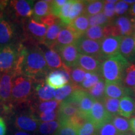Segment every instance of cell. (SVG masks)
Returning <instances> with one entry per match:
<instances>
[{
	"mask_svg": "<svg viewBox=\"0 0 135 135\" xmlns=\"http://www.w3.org/2000/svg\"><path fill=\"white\" fill-rule=\"evenodd\" d=\"M49 71L41 49L36 47L28 50L26 48L20 66V75L41 80V78L46 76Z\"/></svg>",
	"mask_w": 135,
	"mask_h": 135,
	"instance_id": "cell-1",
	"label": "cell"
},
{
	"mask_svg": "<svg viewBox=\"0 0 135 135\" xmlns=\"http://www.w3.org/2000/svg\"><path fill=\"white\" fill-rule=\"evenodd\" d=\"M129 63L120 53L106 58L101 63V75L106 82H122Z\"/></svg>",
	"mask_w": 135,
	"mask_h": 135,
	"instance_id": "cell-2",
	"label": "cell"
},
{
	"mask_svg": "<svg viewBox=\"0 0 135 135\" xmlns=\"http://www.w3.org/2000/svg\"><path fill=\"white\" fill-rule=\"evenodd\" d=\"M34 79L20 75L13 81L11 99L14 102H25L29 98L33 91Z\"/></svg>",
	"mask_w": 135,
	"mask_h": 135,
	"instance_id": "cell-3",
	"label": "cell"
},
{
	"mask_svg": "<svg viewBox=\"0 0 135 135\" xmlns=\"http://www.w3.org/2000/svg\"><path fill=\"white\" fill-rule=\"evenodd\" d=\"M18 57L19 45H8L0 47V72H13L15 74Z\"/></svg>",
	"mask_w": 135,
	"mask_h": 135,
	"instance_id": "cell-4",
	"label": "cell"
},
{
	"mask_svg": "<svg viewBox=\"0 0 135 135\" xmlns=\"http://www.w3.org/2000/svg\"><path fill=\"white\" fill-rule=\"evenodd\" d=\"M109 36H132L133 34L131 18L128 16H121L115 18L110 24L107 25Z\"/></svg>",
	"mask_w": 135,
	"mask_h": 135,
	"instance_id": "cell-5",
	"label": "cell"
},
{
	"mask_svg": "<svg viewBox=\"0 0 135 135\" xmlns=\"http://www.w3.org/2000/svg\"><path fill=\"white\" fill-rule=\"evenodd\" d=\"M70 68L65 65L62 68L49 72L45 79V82L53 89H60L71 83Z\"/></svg>",
	"mask_w": 135,
	"mask_h": 135,
	"instance_id": "cell-6",
	"label": "cell"
},
{
	"mask_svg": "<svg viewBox=\"0 0 135 135\" xmlns=\"http://www.w3.org/2000/svg\"><path fill=\"white\" fill-rule=\"evenodd\" d=\"M75 45L80 54L91 56L101 62L104 60L101 52L100 42L82 36L77 40Z\"/></svg>",
	"mask_w": 135,
	"mask_h": 135,
	"instance_id": "cell-7",
	"label": "cell"
},
{
	"mask_svg": "<svg viewBox=\"0 0 135 135\" xmlns=\"http://www.w3.org/2000/svg\"><path fill=\"white\" fill-rule=\"evenodd\" d=\"M48 27L34 18H29L25 22V31L27 38L42 43L46 35Z\"/></svg>",
	"mask_w": 135,
	"mask_h": 135,
	"instance_id": "cell-8",
	"label": "cell"
},
{
	"mask_svg": "<svg viewBox=\"0 0 135 135\" xmlns=\"http://www.w3.org/2000/svg\"><path fill=\"white\" fill-rule=\"evenodd\" d=\"M53 50L60 55L62 61L65 66L70 68L76 66L77 61L80 53H79L75 44L56 46L54 48Z\"/></svg>",
	"mask_w": 135,
	"mask_h": 135,
	"instance_id": "cell-9",
	"label": "cell"
},
{
	"mask_svg": "<svg viewBox=\"0 0 135 135\" xmlns=\"http://www.w3.org/2000/svg\"><path fill=\"white\" fill-rule=\"evenodd\" d=\"M33 1L15 0L10 1L9 4L17 19L25 21L33 15Z\"/></svg>",
	"mask_w": 135,
	"mask_h": 135,
	"instance_id": "cell-10",
	"label": "cell"
},
{
	"mask_svg": "<svg viewBox=\"0 0 135 135\" xmlns=\"http://www.w3.org/2000/svg\"><path fill=\"white\" fill-rule=\"evenodd\" d=\"M111 118L106 111L102 101H94L88 116V120L93 123L97 128L107 121H111Z\"/></svg>",
	"mask_w": 135,
	"mask_h": 135,
	"instance_id": "cell-11",
	"label": "cell"
},
{
	"mask_svg": "<svg viewBox=\"0 0 135 135\" xmlns=\"http://www.w3.org/2000/svg\"><path fill=\"white\" fill-rule=\"evenodd\" d=\"M121 40V36H110L104 38L100 42L101 52L104 60L108 57L119 54Z\"/></svg>",
	"mask_w": 135,
	"mask_h": 135,
	"instance_id": "cell-12",
	"label": "cell"
},
{
	"mask_svg": "<svg viewBox=\"0 0 135 135\" xmlns=\"http://www.w3.org/2000/svg\"><path fill=\"white\" fill-rule=\"evenodd\" d=\"M39 123L40 119L33 113L21 114L16 116L15 125L20 130L35 131L39 127Z\"/></svg>",
	"mask_w": 135,
	"mask_h": 135,
	"instance_id": "cell-13",
	"label": "cell"
},
{
	"mask_svg": "<svg viewBox=\"0 0 135 135\" xmlns=\"http://www.w3.org/2000/svg\"><path fill=\"white\" fill-rule=\"evenodd\" d=\"M134 95L132 90L128 89L122 82H106L105 97L120 99L124 96Z\"/></svg>",
	"mask_w": 135,
	"mask_h": 135,
	"instance_id": "cell-14",
	"label": "cell"
},
{
	"mask_svg": "<svg viewBox=\"0 0 135 135\" xmlns=\"http://www.w3.org/2000/svg\"><path fill=\"white\" fill-rule=\"evenodd\" d=\"M82 36L77 33L70 25L66 26L63 27L59 33L54 48L56 46L73 45Z\"/></svg>",
	"mask_w": 135,
	"mask_h": 135,
	"instance_id": "cell-15",
	"label": "cell"
},
{
	"mask_svg": "<svg viewBox=\"0 0 135 135\" xmlns=\"http://www.w3.org/2000/svg\"><path fill=\"white\" fill-rule=\"evenodd\" d=\"M102 62L91 56L80 54L76 66L88 73H101Z\"/></svg>",
	"mask_w": 135,
	"mask_h": 135,
	"instance_id": "cell-16",
	"label": "cell"
},
{
	"mask_svg": "<svg viewBox=\"0 0 135 135\" xmlns=\"http://www.w3.org/2000/svg\"><path fill=\"white\" fill-rule=\"evenodd\" d=\"M15 77L13 72H6L2 74L0 78V99L7 102L11 99L13 78Z\"/></svg>",
	"mask_w": 135,
	"mask_h": 135,
	"instance_id": "cell-17",
	"label": "cell"
},
{
	"mask_svg": "<svg viewBox=\"0 0 135 135\" xmlns=\"http://www.w3.org/2000/svg\"><path fill=\"white\" fill-rule=\"evenodd\" d=\"M121 55L129 61H135L134 37L133 36H123L119 47Z\"/></svg>",
	"mask_w": 135,
	"mask_h": 135,
	"instance_id": "cell-18",
	"label": "cell"
},
{
	"mask_svg": "<svg viewBox=\"0 0 135 135\" xmlns=\"http://www.w3.org/2000/svg\"><path fill=\"white\" fill-rule=\"evenodd\" d=\"M65 26H66V25H64L62 21L49 26L42 43L44 44L48 48L53 49L54 47L55 46L59 33L62 30V28Z\"/></svg>",
	"mask_w": 135,
	"mask_h": 135,
	"instance_id": "cell-19",
	"label": "cell"
},
{
	"mask_svg": "<svg viewBox=\"0 0 135 135\" xmlns=\"http://www.w3.org/2000/svg\"><path fill=\"white\" fill-rule=\"evenodd\" d=\"M58 121L67 120L70 119L79 113V110L75 106L72 105L65 101L60 103L59 108H58Z\"/></svg>",
	"mask_w": 135,
	"mask_h": 135,
	"instance_id": "cell-20",
	"label": "cell"
},
{
	"mask_svg": "<svg viewBox=\"0 0 135 135\" xmlns=\"http://www.w3.org/2000/svg\"><path fill=\"white\" fill-rule=\"evenodd\" d=\"M135 99L130 96H124L119 101V114L121 116L130 118L134 112Z\"/></svg>",
	"mask_w": 135,
	"mask_h": 135,
	"instance_id": "cell-21",
	"label": "cell"
},
{
	"mask_svg": "<svg viewBox=\"0 0 135 135\" xmlns=\"http://www.w3.org/2000/svg\"><path fill=\"white\" fill-rule=\"evenodd\" d=\"M83 36L89 40L101 42L104 38L109 36L107 25L104 26H95L89 27Z\"/></svg>",
	"mask_w": 135,
	"mask_h": 135,
	"instance_id": "cell-22",
	"label": "cell"
},
{
	"mask_svg": "<svg viewBox=\"0 0 135 135\" xmlns=\"http://www.w3.org/2000/svg\"><path fill=\"white\" fill-rule=\"evenodd\" d=\"M36 94L40 101H48L54 98L55 90L51 88L43 80H38L35 89Z\"/></svg>",
	"mask_w": 135,
	"mask_h": 135,
	"instance_id": "cell-23",
	"label": "cell"
},
{
	"mask_svg": "<svg viewBox=\"0 0 135 135\" xmlns=\"http://www.w3.org/2000/svg\"><path fill=\"white\" fill-rule=\"evenodd\" d=\"M44 53L45 60L49 69H60L62 68L64 64L59 54L53 49L49 48L45 51Z\"/></svg>",
	"mask_w": 135,
	"mask_h": 135,
	"instance_id": "cell-24",
	"label": "cell"
},
{
	"mask_svg": "<svg viewBox=\"0 0 135 135\" xmlns=\"http://www.w3.org/2000/svg\"><path fill=\"white\" fill-rule=\"evenodd\" d=\"M51 1H38L33 6V18L39 22V20L44 16L51 13Z\"/></svg>",
	"mask_w": 135,
	"mask_h": 135,
	"instance_id": "cell-25",
	"label": "cell"
},
{
	"mask_svg": "<svg viewBox=\"0 0 135 135\" xmlns=\"http://www.w3.org/2000/svg\"><path fill=\"white\" fill-rule=\"evenodd\" d=\"M13 38V30L11 25L6 20H0V45H8Z\"/></svg>",
	"mask_w": 135,
	"mask_h": 135,
	"instance_id": "cell-26",
	"label": "cell"
},
{
	"mask_svg": "<svg viewBox=\"0 0 135 135\" xmlns=\"http://www.w3.org/2000/svg\"><path fill=\"white\" fill-rule=\"evenodd\" d=\"M94 101L95 99L86 90L79 103V113L88 119Z\"/></svg>",
	"mask_w": 135,
	"mask_h": 135,
	"instance_id": "cell-27",
	"label": "cell"
},
{
	"mask_svg": "<svg viewBox=\"0 0 135 135\" xmlns=\"http://www.w3.org/2000/svg\"><path fill=\"white\" fill-rule=\"evenodd\" d=\"M70 26L80 36H83L85 31L88 29V17L84 14L81 15L72 21Z\"/></svg>",
	"mask_w": 135,
	"mask_h": 135,
	"instance_id": "cell-28",
	"label": "cell"
},
{
	"mask_svg": "<svg viewBox=\"0 0 135 135\" xmlns=\"http://www.w3.org/2000/svg\"><path fill=\"white\" fill-rule=\"evenodd\" d=\"M79 88H80V87L76 85L71 82L69 83L68 84L61 88L55 90L54 98L55 99L56 101L61 103L65 99H66L75 90Z\"/></svg>",
	"mask_w": 135,
	"mask_h": 135,
	"instance_id": "cell-29",
	"label": "cell"
},
{
	"mask_svg": "<svg viewBox=\"0 0 135 135\" xmlns=\"http://www.w3.org/2000/svg\"><path fill=\"white\" fill-rule=\"evenodd\" d=\"M111 121L120 135L129 132L131 130L129 119L128 118L120 115H116L111 118Z\"/></svg>",
	"mask_w": 135,
	"mask_h": 135,
	"instance_id": "cell-30",
	"label": "cell"
},
{
	"mask_svg": "<svg viewBox=\"0 0 135 135\" xmlns=\"http://www.w3.org/2000/svg\"><path fill=\"white\" fill-rule=\"evenodd\" d=\"M122 83L128 89L133 90L135 87V63H129L126 68Z\"/></svg>",
	"mask_w": 135,
	"mask_h": 135,
	"instance_id": "cell-31",
	"label": "cell"
},
{
	"mask_svg": "<svg viewBox=\"0 0 135 135\" xmlns=\"http://www.w3.org/2000/svg\"><path fill=\"white\" fill-rule=\"evenodd\" d=\"M119 101L120 99L111 98L107 97H104L101 100L106 111L111 118L119 115Z\"/></svg>",
	"mask_w": 135,
	"mask_h": 135,
	"instance_id": "cell-32",
	"label": "cell"
},
{
	"mask_svg": "<svg viewBox=\"0 0 135 135\" xmlns=\"http://www.w3.org/2000/svg\"><path fill=\"white\" fill-rule=\"evenodd\" d=\"M103 6L104 1H98V0L86 1L84 15L89 17L98 14L103 10Z\"/></svg>",
	"mask_w": 135,
	"mask_h": 135,
	"instance_id": "cell-33",
	"label": "cell"
},
{
	"mask_svg": "<svg viewBox=\"0 0 135 135\" xmlns=\"http://www.w3.org/2000/svg\"><path fill=\"white\" fill-rule=\"evenodd\" d=\"M105 88L106 81L101 79L95 85L86 91L95 100L101 101L105 97Z\"/></svg>",
	"mask_w": 135,
	"mask_h": 135,
	"instance_id": "cell-34",
	"label": "cell"
},
{
	"mask_svg": "<svg viewBox=\"0 0 135 135\" xmlns=\"http://www.w3.org/2000/svg\"><path fill=\"white\" fill-rule=\"evenodd\" d=\"M86 1L81 0H73L71 6L70 14H69V21L70 23L72 21L76 19L77 17L83 15L85 9Z\"/></svg>",
	"mask_w": 135,
	"mask_h": 135,
	"instance_id": "cell-35",
	"label": "cell"
},
{
	"mask_svg": "<svg viewBox=\"0 0 135 135\" xmlns=\"http://www.w3.org/2000/svg\"><path fill=\"white\" fill-rule=\"evenodd\" d=\"M88 21L89 26H90V27L95 26H104L109 25L112 22L104 15L103 12L93 15V16H89Z\"/></svg>",
	"mask_w": 135,
	"mask_h": 135,
	"instance_id": "cell-36",
	"label": "cell"
},
{
	"mask_svg": "<svg viewBox=\"0 0 135 135\" xmlns=\"http://www.w3.org/2000/svg\"><path fill=\"white\" fill-rule=\"evenodd\" d=\"M60 126L58 121H52L49 122L40 123L38 127L39 132L43 135H49L55 133Z\"/></svg>",
	"mask_w": 135,
	"mask_h": 135,
	"instance_id": "cell-37",
	"label": "cell"
},
{
	"mask_svg": "<svg viewBox=\"0 0 135 135\" xmlns=\"http://www.w3.org/2000/svg\"><path fill=\"white\" fill-rule=\"evenodd\" d=\"M53 135H78V128L67 122H61Z\"/></svg>",
	"mask_w": 135,
	"mask_h": 135,
	"instance_id": "cell-38",
	"label": "cell"
},
{
	"mask_svg": "<svg viewBox=\"0 0 135 135\" xmlns=\"http://www.w3.org/2000/svg\"><path fill=\"white\" fill-rule=\"evenodd\" d=\"M86 73V71L81 69L80 68L77 66L72 68L70 73L71 82L80 86L81 83L85 79Z\"/></svg>",
	"mask_w": 135,
	"mask_h": 135,
	"instance_id": "cell-39",
	"label": "cell"
},
{
	"mask_svg": "<svg viewBox=\"0 0 135 135\" xmlns=\"http://www.w3.org/2000/svg\"><path fill=\"white\" fill-rule=\"evenodd\" d=\"M96 135H120L111 121L105 122L97 128Z\"/></svg>",
	"mask_w": 135,
	"mask_h": 135,
	"instance_id": "cell-40",
	"label": "cell"
},
{
	"mask_svg": "<svg viewBox=\"0 0 135 135\" xmlns=\"http://www.w3.org/2000/svg\"><path fill=\"white\" fill-rule=\"evenodd\" d=\"M60 103L56 100H51L48 101H43L40 103L38 106V110L41 113H48L52 111H55L58 108Z\"/></svg>",
	"mask_w": 135,
	"mask_h": 135,
	"instance_id": "cell-41",
	"label": "cell"
},
{
	"mask_svg": "<svg viewBox=\"0 0 135 135\" xmlns=\"http://www.w3.org/2000/svg\"><path fill=\"white\" fill-rule=\"evenodd\" d=\"M73 2V0H68L65 4L61 8L60 13H59L58 17L60 18L62 23L66 26H68L70 24V22L69 21V14H70V11L71 6L72 3Z\"/></svg>",
	"mask_w": 135,
	"mask_h": 135,
	"instance_id": "cell-42",
	"label": "cell"
},
{
	"mask_svg": "<svg viewBox=\"0 0 135 135\" xmlns=\"http://www.w3.org/2000/svg\"><path fill=\"white\" fill-rule=\"evenodd\" d=\"M101 79L103 78L101 76V73H91V76L88 79H84L80 86L81 88L83 89L84 90H88L93 86L94 85H95Z\"/></svg>",
	"mask_w": 135,
	"mask_h": 135,
	"instance_id": "cell-43",
	"label": "cell"
},
{
	"mask_svg": "<svg viewBox=\"0 0 135 135\" xmlns=\"http://www.w3.org/2000/svg\"><path fill=\"white\" fill-rule=\"evenodd\" d=\"M97 127L91 121L87 120L78 129V135H96Z\"/></svg>",
	"mask_w": 135,
	"mask_h": 135,
	"instance_id": "cell-44",
	"label": "cell"
},
{
	"mask_svg": "<svg viewBox=\"0 0 135 135\" xmlns=\"http://www.w3.org/2000/svg\"><path fill=\"white\" fill-rule=\"evenodd\" d=\"M116 3H110L106 2V1H104V6L103 8V13L104 15L110 20L111 21H113L115 19L116 15L115 11H114V7H115Z\"/></svg>",
	"mask_w": 135,
	"mask_h": 135,
	"instance_id": "cell-45",
	"label": "cell"
},
{
	"mask_svg": "<svg viewBox=\"0 0 135 135\" xmlns=\"http://www.w3.org/2000/svg\"><path fill=\"white\" fill-rule=\"evenodd\" d=\"M60 21H61L60 18L53 14H50L47 15L46 16H44L39 20V22H40V23L46 25L47 27H49L51 26V25H55L56 23H59V22Z\"/></svg>",
	"mask_w": 135,
	"mask_h": 135,
	"instance_id": "cell-46",
	"label": "cell"
},
{
	"mask_svg": "<svg viewBox=\"0 0 135 135\" xmlns=\"http://www.w3.org/2000/svg\"><path fill=\"white\" fill-rule=\"evenodd\" d=\"M128 9H129V4L126 3L125 1H118L115 4V7H114L116 16H121V15L124 14Z\"/></svg>",
	"mask_w": 135,
	"mask_h": 135,
	"instance_id": "cell-47",
	"label": "cell"
},
{
	"mask_svg": "<svg viewBox=\"0 0 135 135\" xmlns=\"http://www.w3.org/2000/svg\"><path fill=\"white\" fill-rule=\"evenodd\" d=\"M67 2V0H55L51 3V13L58 17L62 6Z\"/></svg>",
	"mask_w": 135,
	"mask_h": 135,
	"instance_id": "cell-48",
	"label": "cell"
},
{
	"mask_svg": "<svg viewBox=\"0 0 135 135\" xmlns=\"http://www.w3.org/2000/svg\"><path fill=\"white\" fill-rule=\"evenodd\" d=\"M40 120L43 122H49V121H54L58 118V111H53L48 113H40L39 115Z\"/></svg>",
	"mask_w": 135,
	"mask_h": 135,
	"instance_id": "cell-49",
	"label": "cell"
},
{
	"mask_svg": "<svg viewBox=\"0 0 135 135\" xmlns=\"http://www.w3.org/2000/svg\"><path fill=\"white\" fill-rule=\"evenodd\" d=\"M6 126L3 118L0 116V135H6Z\"/></svg>",
	"mask_w": 135,
	"mask_h": 135,
	"instance_id": "cell-50",
	"label": "cell"
},
{
	"mask_svg": "<svg viewBox=\"0 0 135 135\" xmlns=\"http://www.w3.org/2000/svg\"><path fill=\"white\" fill-rule=\"evenodd\" d=\"M129 123H130L131 130L132 132L135 134V116H133L129 119Z\"/></svg>",
	"mask_w": 135,
	"mask_h": 135,
	"instance_id": "cell-51",
	"label": "cell"
},
{
	"mask_svg": "<svg viewBox=\"0 0 135 135\" xmlns=\"http://www.w3.org/2000/svg\"><path fill=\"white\" fill-rule=\"evenodd\" d=\"M128 13L133 18H135V3L133 4L132 6L129 8V11H128Z\"/></svg>",
	"mask_w": 135,
	"mask_h": 135,
	"instance_id": "cell-52",
	"label": "cell"
},
{
	"mask_svg": "<svg viewBox=\"0 0 135 135\" xmlns=\"http://www.w3.org/2000/svg\"><path fill=\"white\" fill-rule=\"evenodd\" d=\"M8 1H1L0 0V13H1V11L6 7V6L8 4Z\"/></svg>",
	"mask_w": 135,
	"mask_h": 135,
	"instance_id": "cell-53",
	"label": "cell"
},
{
	"mask_svg": "<svg viewBox=\"0 0 135 135\" xmlns=\"http://www.w3.org/2000/svg\"><path fill=\"white\" fill-rule=\"evenodd\" d=\"M131 21L133 23V34L132 36L135 37V18H131Z\"/></svg>",
	"mask_w": 135,
	"mask_h": 135,
	"instance_id": "cell-54",
	"label": "cell"
},
{
	"mask_svg": "<svg viewBox=\"0 0 135 135\" xmlns=\"http://www.w3.org/2000/svg\"><path fill=\"white\" fill-rule=\"evenodd\" d=\"M15 135H31L28 133H27L26 132H24V131H18L15 133Z\"/></svg>",
	"mask_w": 135,
	"mask_h": 135,
	"instance_id": "cell-55",
	"label": "cell"
},
{
	"mask_svg": "<svg viewBox=\"0 0 135 135\" xmlns=\"http://www.w3.org/2000/svg\"><path fill=\"white\" fill-rule=\"evenodd\" d=\"M126 3H128V4H134L135 3V0H132V1H130V0H126V1H124Z\"/></svg>",
	"mask_w": 135,
	"mask_h": 135,
	"instance_id": "cell-56",
	"label": "cell"
},
{
	"mask_svg": "<svg viewBox=\"0 0 135 135\" xmlns=\"http://www.w3.org/2000/svg\"><path fill=\"white\" fill-rule=\"evenodd\" d=\"M121 135H135V134L134 133H133V132H130V131H129V132L126 133H124V134H121Z\"/></svg>",
	"mask_w": 135,
	"mask_h": 135,
	"instance_id": "cell-57",
	"label": "cell"
},
{
	"mask_svg": "<svg viewBox=\"0 0 135 135\" xmlns=\"http://www.w3.org/2000/svg\"><path fill=\"white\" fill-rule=\"evenodd\" d=\"M133 94H134V97L135 98V87L134 88V89H133ZM134 99H135V98H134Z\"/></svg>",
	"mask_w": 135,
	"mask_h": 135,
	"instance_id": "cell-58",
	"label": "cell"
},
{
	"mask_svg": "<svg viewBox=\"0 0 135 135\" xmlns=\"http://www.w3.org/2000/svg\"><path fill=\"white\" fill-rule=\"evenodd\" d=\"M2 18V13H0V20Z\"/></svg>",
	"mask_w": 135,
	"mask_h": 135,
	"instance_id": "cell-59",
	"label": "cell"
},
{
	"mask_svg": "<svg viewBox=\"0 0 135 135\" xmlns=\"http://www.w3.org/2000/svg\"><path fill=\"white\" fill-rule=\"evenodd\" d=\"M134 46H135V37H134Z\"/></svg>",
	"mask_w": 135,
	"mask_h": 135,
	"instance_id": "cell-60",
	"label": "cell"
},
{
	"mask_svg": "<svg viewBox=\"0 0 135 135\" xmlns=\"http://www.w3.org/2000/svg\"><path fill=\"white\" fill-rule=\"evenodd\" d=\"M134 113L135 114V106H134Z\"/></svg>",
	"mask_w": 135,
	"mask_h": 135,
	"instance_id": "cell-61",
	"label": "cell"
}]
</instances>
